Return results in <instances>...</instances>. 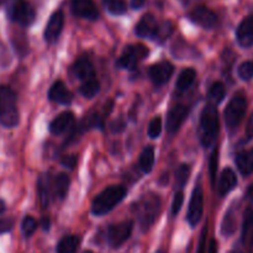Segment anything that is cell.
Returning a JSON list of instances; mask_svg holds the SVG:
<instances>
[{
  "instance_id": "obj_9",
  "label": "cell",
  "mask_w": 253,
  "mask_h": 253,
  "mask_svg": "<svg viewBox=\"0 0 253 253\" xmlns=\"http://www.w3.org/2000/svg\"><path fill=\"white\" fill-rule=\"evenodd\" d=\"M204 212V193L203 188L199 184L194 188L192 194V199L189 203V209H188V222L192 226H197L203 217Z\"/></svg>"
},
{
  "instance_id": "obj_35",
  "label": "cell",
  "mask_w": 253,
  "mask_h": 253,
  "mask_svg": "<svg viewBox=\"0 0 253 253\" xmlns=\"http://www.w3.org/2000/svg\"><path fill=\"white\" fill-rule=\"evenodd\" d=\"M162 132V119L161 116H156L151 120L148 125V136L151 138H157Z\"/></svg>"
},
{
  "instance_id": "obj_14",
  "label": "cell",
  "mask_w": 253,
  "mask_h": 253,
  "mask_svg": "<svg viewBox=\"0 0 253 253\" xmlns=\"http://www.w3.org/2000/svg\"><path fill=\"white\" fill-rule=\"evenodd\" d=\"M64 24V15L62 11H56L51 15L44 29V40L48 43H54L61 35Z\"/></svg>"
},
{
  "instance_id": "obj_49",
  "label": "cell",
  "mask_w": 253,
  "mask_h": 253,
  "mask_svg": "<svg viewBox=\"0 0 253 253\" xmlns=\"http://www.w3.org/2000/svg\"><path fill=\"white\" fill-rule=\"evenodd\" d=\"M84 253H93V252H91V251H85Z\"/></svg>"
},
{
  "instance_id": "obj_20",
  "label": "cell",
  "mask_w": 253,
  "mask_h": 253,
  "mask_svg": "<svg viewBox=\"0 0 253 253\" xmlns=\"http://www.w3.org/2000/svg\"><path fill=\"white\" fill-rule=\"evenodd\" d=\"M74 124V114L71 111H64V113L57 115L53 120L49 124V131L53 135H61V133L66 132L72 125Z\"/></svg>"
},
{
  "instance_id": "obj_16",
  "label": "cell",
  "mask_w": 253,
  "mask_h": 253,
  "mask_svg": "<svg viewBox=\"0 0 253 253\" xmlns=\"http://www.w3.org/2000/svg\"><path fill=\"white\" fill-rule=\"evenodd\" d=\"M72 71H73V74L76 76V78L81 81V83L96 78L95 69H94L93 63L86 57H81V58L77 59L74 62L73 67H72Z\"/></svg>"
},
{
  "instance_id": "obj_25",
  "label": "cell",
  "mask_w": 253,
  "mask_h": 253,
  "mask_svg": "<svg viewBox=\"0 0 253 253\" xmlns=\"http://www.w3.org/2000/svg\"><path fill=\"white\" fill-rule=\"evenodd\" d=\"M69 185H71V178L66 173H61L56 177L54 180L53 189H54V195H56L58 199L63 200L66 198L67 193L69 190Z\"/></svg>"
},
{
  "instance_id": "obj_8",
  "label": "cell",
  "mask_w": 253,
  "mask_h": 253,
  "mask_svg": "<svg viewBox=\"0 0 253 253\" xmlns=\"http://www.w3.org/2000/svg\"><path fill=\"white\" fill-rule=\"evenodd\" d=\"M133 222L131 220L111 225L108 230V242L113 249H118L131 236Z\"/></svg>"
},
{
  "instance_id": "obj_12",
  "label": "cell",
  "mask_w": 253,
  "mask_h": 253,
  "mask_svg": "<svg viewBox=\"0 0 253 253\" xmlns=\"http://www.w3.org/2000/svg\"><path fill=\"white\" fill-rule=\"evenodd\" d=\"M173 72H174L173 64H170L169 62H160V63H156L150 67L148 76H150L151 81L153 82L155 85L161 86L169 81Z\"/></svg>"
},
{
  "instance_id": "obj_10",
  "label": "cell",
  "mask_w": 253,
  "mask_h": 253,
  "mask_svg": "<svg viewBox=\"0 0 253 253\" xmlns=\"http://www.w3.org/2000/svg\"><path fill=\"white\" fill-rule=\"evenodd\" d=\"M250 203L245 210L244 226H242V242L249 251L253 250V185L250 188L249 195Z\"/></svg>"
},
{
  "instance_id": "obj_28",
  "label": "cell",
  "mask_w": 253,
  "mask_h": 253,
  "mask_svg": "<svg viewBox=\"0 0 253 253\" xmlns=\"http://www.w3.org/2000/svg\"><path fill=\"white\" fill-rule=\"evenodd\" d=\"M155 165V150L152 146H147L140 156V168L145 173H150Z\"/></svg>"
},
{
  "instance_id": "obj_34",
  "label": "cell",
  "mask_w": 253,
  "mask_h": 253,
  "mask_svg": "<svg viewBox=\"0 0 253 253\" xmlns=\"http://www.w3.org/2000/svg\"><path fill=\"white\" fill-rule=\"evenodd\" d=\"M37 229V221L34 219L32 216L27 215L25 216V219L22 220V225H21V230L22 234L25 235L26 237H30Z\"/></svg>"
},
{
  "instance_id": "obj_42",
  "label": "cell",
  "mask_w": 253,
  "mask_h": 253,
  "mask_svg": "<svg viewBox=\"0 0 253 253\" xmlns=\"http://www.w3.org/2000/svg\"><path fill=\"white\" fill-rule=\"evenodd\" d=\"M207 232H208V227H204V230H203L202 241H200L199 250H198V253H204V249H205V235H207Z\"/></svg>"
},
{
  "instance_id": "obj_18",
  "label": "cell",
  "mask_w": 253,
  "mask_h": 253,
  "mask_svg": "<svg viewBox=\"0 0 253 253\" xmlns=\"http://www.w3.org/2000/svg\"><path fill=\"white\" fill-rule=\"evenodd\" d=\"M237 41H239L240 46L245 47H251L253 46V16L245 17L239 25L236 31Z\"/></svg>"
},
{
  "instance_id": "obj_15",
  "label": "cell",
  "mask_w": 253,
  "mask_h": 253,
  "mask_svg": "<svg viewBox=\"0 0 253 253\" xmlns=\"http://www.w3.org/2000/svg\"><path fill=\"white\" fill-rule=\"evenodd\" d=\"M71 7L73 14L78 17L93 21L99 17V11L93 0H72Z\"/></svg>"
},
{
  "instance_id": "obj_30",
  "label": "cell",
  "mask_w": 253,
  "mask_h": 253,
  "mask_svg": "<svg viewBox=\"0 0 253 253\" xmlns=\"http://www.w3.org/2000/svg\"><path fill=\"white\" fill-rule=\"evenodd\" d=\"M225 94H226V89L225 85L221 82H215L209 89V99L212 101L214 105L221 103L225 98Z\"/></svg>"
},
{
  "instance_id": "obj_48",
  "label": "cell",
  "mask_w": 253,
  "mask_h": 253,
  "mask_svg": "<svg viewBox=\"0 0 253 253\" xmlns=\"http://www.w3.org/2000/svg\"><path fill=\"white\" fill-rule=\"evenodd\" d=\"M229 253H244L241 251V250H237V249H235V250H232V251H230Z\"/></svg>"
},
{
  "instance_id": "obj_6",
  "label": "cell",
  "mask_w": 253,
  "mask_h": 253,
  "mask_svg": "<svg viewBox=\"0 0 253 253\" xmlns=\"http://www.w3.org/2000/svg\"><path fill=\"white\" fill-rule=\"evenodd\" d=\"M7 16L21 26H30L35 21L36 11L27 0H10L6 7Z\"/></svg>"
},
{
  "instance_id": "obj_47",
  "label": "cell",
  "mask_w": 253,
  "mask_h": 253,
  "mask_svg": "<svg viewBox=\"0 0 253 253\" xmlns=\"http://www.w3.org/2000/svg\"><path fill=\"white\" fill-rule=\"evenodd\" d=\"M180 1H182L184 5H189L193 0H180Z\"/></svg>"
},
{
  "instance_id": "obj_45",
  "label": "cell",
  "mask_w": 253,
  "mask_h": 253,
  "mask_svg": "<svg viewBox=\"0 0 253 253\" xmlns=\"http://www.w3.org/2000/svg\"><path fill=\"white\" fill-rule=\"evenodd\" d=\"M143 4H145V0H132L131 1V5H132L133 9H138V7L143 6Z\"/></svg>"
},
{
  "instance_id": "obj_39",
  "label": "cell",
  "mask_w": 253,
  "mask_h": 253,
  "mask_svg": "<svg viewBox=\"0 0 253 253\" xmlns=\"http://www.w3.org/2000/svg\"><path fill=\"white\" fill-rule=\"evenodd\" d=\"M77 162H78V158H77L76 155L64 156L61 160V165L64 166L66 168H69V169H74L77 166Z\"/></svg>"
},
{
  "instance_id": "obj_40",
  "label": "cell",
  "mask_w": 253,
  "mask_h": 253,
  "mask_svg": "<svg viewBox=\"0 0 253 253\" xmlns=\"http://www.w3.org/2000/svg\"><path fill=\"white\" fill-rule=\"evenodd\" d=\"M14 226V221L11 219H0V235L9 232Z\"/></svg>"
},
{
  "instance_id": "obj_23",
  "label": "cell",
  "mask_w": 253,
  "mask_h": 253,
  "mask_svg": "<svg viewBox=\"0 0 253 253\" xmlns=\"http://www.w3.org/2000/svg\"><path fill=\"white\" fill-rule=\"evenodd\" d=\"M49 175L47 173L40 175L37 180V193L42 208H47L49 204Z\"/></svg>"
},
{
  "instance_id": "obj_41",
  "label": "cell",
  "mask_w": 253,
  "mask_h": 253,
  "mask_svg": "<svg viewBox=\"0 0 253 253\" xmlns=\"http://www.w3.org/2000/svg\"><path fill=\"white\" fill-rule=\"evenodd\" d=\"M246 137L247 140H252L253 138V113L246 126Z\"/></svg>"
},
{
  "instance_id": "obj_37",
  "label": "cell",
  "mask_w": 253,
  "mask_h": 253,
  "mask_svg": "<svg viewBox=\"0 0 253 253\" xmlns=\"http://www.w3.org/2000/svg\"><path fill=\"white\" fill-rule=\"evenodd\" d=\"M183 202H184V195H183L182 192H177L174 195V199H173L172 204V214L177 215L178 212L182 209Z\"/></svg>"
},
{
  "instance_id": "obj_11",
  "label": "cell",
  "mask_w": 253,
  "mask_h": 253,
  "mask_svg": "<svg viewBox=\"0 0 253 253\" xmlns=\"http://www.w3.org/2000/svg\"><path fill=\"white\" fill-rule=\"evenodd\" d=\"M189 19L194 24L199 25V26L204 27V29H212L217 22L216 14L212 10H210L209 7L203 6V5L194 7L189 12Z\"/></svg>"
},
{
  "instance_id": "obj_21",
  "label": "cell",
  "mask_w": 253,
  "mask_h": 253,
  "mask_svg": "<svg viewBox=\"0 0 253 253\" xmlns=\"http://www.w3.org/2000/svg\"><path fill=\"white\" fill-rule=\"evenodd\" d=\"M237 184V177L235 174L234 170L231 168H226L222 170L221 175L219 178V183H217V192L221 197H225L229 194Z\"/></svg>"
},
{
  "instance_id": "obj_3",
  "label": "cell",
  "mask_w": 253,
  "mask_h": 253,
  "mask_svg": "<svg viewBox=\"0 0 253 253\" xmlns=\"http://www.w3.org/2000/svg\"><path fill=\"white\" fill-rule=\"evenodd\" d=\"M126 188L123 185H110L99 193L93 200L91 211L95 216H103L114 209L125 198Z\"/></svg>"
},
{
  "instance_id": "obj_17",
  "label": "cell",
  "mask_w": 253,
  "mask_h": 253,
  "mask_svg": "<svg viewBox=\"0 0 253 253\" xmlns=\"http://www.w3.org/2000/svg\"><path fill=\"white\" fill-rule=\"evenodd\" d=\"M48 99L53 103L61 104V105H68L73 99V94L71 93V90L67 88L63 82L57 81L49 89Z\"/></svg>"
},
{
  "instance_id": "obj_32",
  "label": "cell",
  "mask_w": 253,
  "mask_h": 253,
  "mask_svg": "<svg viewBox=\"0 0 253 253\" xmlns=\"http://www.w3.org/2000/svg\"><path fill=\"white\" fill-rule=\"evenodd\" d=\"M173 31H174V26H173L172 22L163 21L162 24L158 25V29H157V31H156L155 36H153L152 40H155V41L160 42L161 43V42L166 41V40H167L168 37L173 34Z\"/></svg>"
},
{
  "instance_id": "obj_31",
  "label": "cell",
  "mask_w": 253,
  "mask_h": 253,
  "mask_svg": "<svg viewBox=\"0 0 253 253\" xmlns=\"http://www.w3.org/2000/svg\"><path fill=\"white\" fill-rule=\"evenodd\" d=\"M105 9L113 15H123L127 10V4L125 0H103Z\"/></svg>"
},
{
  "instance_id": "obj_29",
  "label": "cell",
  "mask_w": 253,
  "mask_h": 253,
  "mask_svg": "<svg viewBox=\"0 0 253 253\" xmlns=\"http://www.w3.org/2000/svg\"><path fill=\"white\" fill-rule=\"evenodd\" d=\"M79 90H81L82 95L85 96V98L88 99H91L99 93V90H100V83H99L98 78L90 79V81L81 83Z\"/></svg>"
},
{
  "instance_id": "obj_5",
  "label": "cell",
  "mask_w": 253,
  "mask_h": 253,
  "mask_svg": "<svg viewBox=\"0 0 253 253\" xmlns=\"http://www.w3.org/2000/svg\"><path fill=\"white\" fill-rule=\"evenodd\" d=\"M247 110L246 96L242 93H237L232 96L231 100L227 104L224 113L225 124L229 130H235L244 120L245 114Z\"/></svg>"
},
{
  "instance_id": "obj_36",
  "label": "cell",
  "mask_w": 253,
  "mask_h": 253,
  "mask_svg": "<svg viewBox=\"0 0 253 253\" xmlns=\"http://www.w3.org/2000/svg\"><path fill=\"white\" fill-rule=\"evenodd\" d=\"M237 73H239L240 78L244 79V81H250V79H252L253 78V62L246 61L242 64H240Z\"/></svg>"
},
{
  "instance_id": "obj_33",
  "label": "cell",
  "mask_w": 253,
  "mask_h": 253,
  "mask_svg": "<svg viewBox=\"0 0 253 253\" xmlns=\"http://www.w3.org/2000/svg\"><path fill=\"white\" fill-rule=\"evenodd\" d=\"M190 172H192V168L189 165H180L178 167L177 172H175V185H177V188H179V189L184 188L190 177Z\"/></svg>"
},
{
  "instance_id": "obj_46",
  "label": "cell",
  "mask_w": 253,
  "mask_h": 253,
  "mask_svg": "<svg viewBox=\"0 0 253 253\" xmlns=\"http://www.w3.org/2000/svg\"><path fill=\"white\" fill-rule=\"evenodd\" d=\"M5 211V203L2 200H0V214Z\"/></svg>"
},
{
  "instance_id": "obj_24",
  "label": "cell",
  "mask_w": 253,
  "mask_h": 253,
  "mask_svg": "<svg viewBox=\"0 0 253 253\" xmlns=\"http://www.w3.org/2000/svg\"><path fill=\"white\" fill-rule=\"evenodd\" d=\"M79 245H81V237L77 235H67L62 237L57 245V253H77Z\"/></svg>"
},
{
  "instance_id": "obj_27",
  "label": "cell",
  "mask_w": 253,
  "mask_h": 253,
  "mask_svg": "<svg viewBox=\"0 0 253 253\" xmlns=\"http://www.w3.org/2000/svg\"><path fill=\"white\" fill-rule=\"evenodd\" d=\"M236 214L232 211V209H230L229 211L225 214L224 219L221 222V234L222 236L230 237L231 235L235 234L236 231Z\"/></svg>"
},
{
  "instance_id": "obj_22",
  "label": "cell",
  "mask_w": 253,
  "mask_h": 253,
  "mask_svg": "<svg viewBox=\"0 0 253 253\" xmlns=\"http://www.w3.org/2000/svg\"><path fill=\"white\" fill-rule=\"evenodd\" d=\"M236 165L240 172L244 175H250L253 173V150L242 151L237 153Z\"/></svg>"
},
{
  "instance_id": "obj_7",
  "label": "cell",
  "mask_w": 253,
  "mask_h": 253,
  "mask_svg": "<svg viewBox=\"0 0 253 253\" xmlns=\"http://www.w3.org/2000/svg\"><path fill=\"white\" fill-rule=\"evenodd\" d=\"M147 54L148 49L145 44H128L121 53L118 66L125 69H133Z\"/></svg>"
},
{
  "instance_id": "obj_44",
  "label": "cell",
  "mask_w": 253,
  "mask_h": 253,
  "mask_svg": "<svg viewBox=\"0 0 253 253\" xmlns=\"http://www.w3.org/2000/svg\"><path fill=\"white\" fill-rule=\"evenodd\" d=\"M49 225H51V222H49L48 217H43V219L41 220V226H42V229L44 230V231H48Z\"/></svg>"
},
{
  "instance_id": "obj_38",
  "label": "cell",
  "mask_w": 253,
  "mask_h": 253,
  "mask_svg": "<svg viewBox=\"0 0 253 253\" xmlns=\"http://www.w3.org/2000/svg\"><path fill=\"white\" fill-rule=\"evenodd\" d=\"M217 161H219V155H217V148L212 152L211 158H210V175H211L212 183L215 182V178H216V172H217Z\"/></svg>"
},
{
  "instance_id": "obj_13",
  "label": "cell",
  "mask_w": 253,
  "mask_h": 253,
  "mask_svg": "<svg viewBox=\"0 0 253 253\" xmlns=\"http://www.w3.org/2000/svg\"><path fill=\"white\" fill-rule=\"evenodd\" d=\"M188 113H189V109L183 104H178L170 109L167 115V131L170 135H174L179 130L182 124L187 119Z\"/></svg>"
},
{
  "instance_id": "obj_4",
  "label": "cell",
  "mask_w": 253,
  "mask_h": 253,
  "mask_svg": "<svg viewBox=\"0 0 253 253\" xmlns=\"http://www.w3.org/2000/svg\"><path fill=\"white\" fill-rule=\"evenodd\" d=\"M160 209L161 199L158 195L153 194V193L145 194L138 200L137 204L135 205V211L137 214L141 229L143 231H147L152 226L160 214Z\"/></svg>"
},
{
  "instance_id": "obj_2",
  "label": "cell",
  "mask_w": 253,
  "mask_h": 253,
  "mask_svg": "<svg viewBox=\"0 0 253 253\" xmlns=\"http://www.w3.org/2000/svg\"><path fill=\"white\" fill-rule=\"evenodd\" d=\"M17 98L10 86L0 85V124L4 127L12 128L19 124Z\"/></svg>"
},
{
  "instance_id": "obj_43",
  "label": "cell",
  "mask_w": 253,
  "mask_h": 253,
  "mask_svg": "<svg viewBox=\"0 0 253 253\" xmlns=\"http://www.w3.org/2000/svg\"><path fill=\"white\" fill-rule=\"evenodd\" d=\"M208 253H217V244L215 240H211V241H210V246L209 250H208Z\"/></svg>"
},
{
  "instance_id": "obj_19",
  "label": "cell",
  "mask_w": 253,
  "mask_h": 253,
  "mask_svg": "<svg viewBox=\"0 0 253 253\" xmlns=\"http://www.w3.org/2000/svg\"><path fill=\"white\" fill-rule=\"evenodd\" d=\"M158 21L152 14H146L141 17L138 24L136 25V35L140 37H147L153 39L156 31L158 29Z\"/></svg>"
},
{
  "instance_id": "obj_26",
  "label": "cell",
  "mask_w": 253,
  "mask_h": 253,
  "mask_svg": "<svg viewBox=\"0 0 253 253\" xmlns=\"http://www.w3.org/2000/svg\"><path fill=\"white\" fill-rule=\"evenodd\" d=\"M195 78H197V72L193 68H185L182 73L178 77V81L175 86L179 91H185L192 86V84L194 83Z\"/></svg>"
},
{
  "instance_id": "obj_1",
  "label": "cell",
  "mask_w": 253,
  "mask_h": 253,
  "mask_svg": "<svg viewBox=\"0 0 253 253\" xmlns=\"http://www.w3.org/2000/svg\"><path fill=\"white\" fill-rule=\"evenodd\" d=\"M220 121L217 108L214 104H208L202 111L199 123L200 142L204 147H210L216 141L219 133Z\"/></svg>"
}]
</instances>
